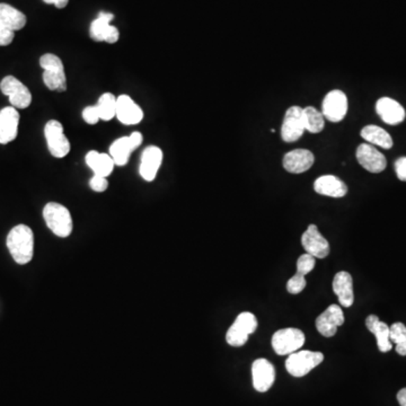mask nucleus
<instances>
[{"label": "nucleus", "instance_id": "1", "mask_svg": "<svg viewBox=\"0 0 406 406\" xmlns=\"http://www.w3.org/2000/svg\"><path fill=\"white\" fill-rule=\"evenodd\" d=\"M7 248L17 264L31 262L34 254V235L27 225H17L7 236Z\"/></svg>", "mask_w": 406, "mask_h": 406}, {"label": "nucleus", "instance_id": "2", "mask_svg": "<svg viewBox=\"0 0 406 406\" xmlns=\"http://www.w3.org/2000/svg\"><path fill=\"white\" fill-rule=\"evenodd\" d=\"M47 226L58 237H68L73 233V218L70 212L60 203L50 202L43 209Z\"/></svg>", "mask_w": 406, "mask_h": 406}, {"label": "nucleus", "instance_id": "3", "mask_svg": "<svg viewBox=\"0 0 406 406\" xmlns=\"http://www.w3.org/2000/svg\"><path fill=\"white\" fill-rule=\"evenodd\" d=\"M43 69V82L50 91H65L67 89L65 67L59 57L47 53L40 58Z\"/></svg>", "mask_w": 406, "mask_h": 406}, {"label": "nucleus", "instance_id": "4", "mask_svg": "<svg viewBox=\"0 0 406 406\" xmlns=\"http://www.w3.org/2000/svg\"><path fill=\"white\" fill-rule=\"evenodd\" d=\"M256 329L257 319L255 315L248 312L241 313L227 332V343L232 347H243Z\"/></svg>", "mask_w": 406, "mask_h": 406}, {"label": "nucleus", "instance_id": "5", "mask_svg": "<svg viewBox=\"0 0 406 406\" xmlns=\"http://www.w3.org/2000/svg\"><path fill=\"white\" fill-rule=\"evenodd\" d=\"M324 356L322 352L315 351H299L289 354L286 360V369L289 374L294 377H303L309 374L313 369L323 362Z\"/></svg>", "mask_w": 406, "mask_h": 406}, {"label": "nucleus", "instance_id": "6", "mask_svg": "<svg viewBox=\"0 0 406 406\" xmlns=\"http://www.w3.org/2000/svg\"><path fill=\"white\" fill-rule=\"evenodd\" d=\"M272 347L279 356H287L297 352L305 343V334L299 329H283L272 336Z\"/></svg>", "mask_w": 406, "mask_h": 406}, {"label": "nucleus", "instance_id": "7", "mask_svg": "<svg viewBox=\"0 0 406 406\" xmlns=\"http://www.w3.org/2000/svg\"><path fill=\"white\" fill-rule=\"evenodd\" d=\"M45 140L47 149L56 158H63L70 151V142L66 137L63 126L59 121L51 120L45 124Z\"/></svg>", "mask_w": 406, "mask_h": 406}, {"label": "nucleus", "instance_id": "8", "mask_svg": "<svg viewBox=\"0 0 406 406\" xmlns=\"http://www.w3.org/2000/svg\"><path fill=\"white\" fill-rule=\"evenodd\" d=\"M0 89L8 96L9 102L15 109H27L32 103L30 89L14 76H7L1 80Z\"/></svg>", "mask_w": 406, "mask_h": 406}, {"label": "nucleus", "instance_id": "9", "mask_svg": "<svg viewBox=\"0 0 406 406\" xmlns=\"http://www.w3.org/2000/svg\"><path fill=\"white\" fill-rule=\"evenodd\" d=\"M305 131L303 109L299 106H292L287 110L281 128V137L285 142H297Z\"/></svg>", "mask_w": 406, "mask_h": 406}, {"label": "nucleus", "instance_id": "10", "mask_svg": "<svg viewBox=\"0 0 406 406\" xmlns=\"http://www.w3.org/2000/svg\"><path fill=\"white\" fill-rule=\"evenodd\" d=\"M114 16L110 13H100L98 17L93 21L89 29V34L94 41L107 42L110 45H113L119 41L120 33L116 27L111 25Z\"/></svg>", "mask_w": 406, "mask_h": 406}, {"label": "nucleus", "instance_id": "11", "mask_svg": "<svg viewBox=\"0 0 406 406\" xmlns=\"http://www.w3.org/2000/svg\"><path fill=\"white\" fill-rule=\"evenodd\" d=\"M303 250L315 259H325L330 254V244L327 239L319 233L316 225H310L301 236Z\"/></svg>", "mask_w": 406, "mask_h": 406}, {"label": "nucleus", "instance_id": "12", "mask_svg": "<svg viewBox=\"0 0 406 406\" xmlns=\"http://www.w3.org/2000/svg\"><path fill=\"white\" fill-rule=\"evenodd\" d=\"M347 112V95L342 91H330L324 98L322 113L331 122H340L345 119Z\"/></svg>", "mask_w": 406, "mask_h": 406}, {"label": "nucleus", "instance_id": "13", "mask_svg": "<svg viewBox=\"0 0 406 406\" xmlns=\"http://www.w3.org/2000/svg\"><path fill=\"white\" fill-rule=\"evenodd\" d=\"M343 310L338 305H331L316 319V329L325 338H332L338 332V327L345 324Z\"/></svg>", "mask_w": 406, "mask_h": 406}, {"label": "nucleus", "instance_id": "14", "mask_svg": "<svg viewBox=\"0 0 406 406\" xmlns=\"http://www.w3.org/2000/svg\"><path fill=\"white\" fill-rule=\"evenodd\" d=\"M356 159L358 163L366 171L370 173H380L387 165L385 156L377 151L370 144H361L356 149Z\"/></svg>", "mask_w": 406, "mask_h": 406}, {"label": "nucleus", "instance_id": "15", "mask_svg": "<svg viewBox=\"0 0 406 406\" xmlns=\"http://www.w3.org/2000/svg\"><path fill=\"white\" fill-rule=\"evenodd\" d=\"M253 386L260 393H265L273 386L276 380L274 366L266 359H256L252 365Z\"/></svg>", "mask_w": 406, "mask_h": 406}, {"label": "nucleus", "instance_id": "16", "mask_svg": "<svg viewBox=\"0 0 406 406\" xmlns=\"http://www.w3.org/2000/svg\"><path fill=\"white\" fill-rule=\"evenodd\" d=\"M20 113L13 106H7L0 111V144H6L15 140L18 133Z\"/></svg>", "mask_w": 406, "mask_h": 406}, {"label": "nucleus", "instance_id": "17", "mask_svg": "<svg viewBox=\"0 0 406 406\" xmlns=\"http://www.w3.org/2000/svg\"><path fill=\"white\" fill-rule=\"evenodd\" d=\"M116 118L126 126H135L142 122L144 112L133 98L128 95H121L116 98Z\"/></svg>", "mask_w": 406, "mask_h": 406}, {"label": "nucleus", "instance_id": "18", "mask_svg": "<svg viewBox=\"0 0 406 406\" xmlns=\"http://www.w3.org/2000/svg\"><path fill=\"white\" fill-rule=\"evenodd\" d=\"M315 157L306 149H294L283 157V167L289 173L301 174L308 171L314 165Z\"/></svg>", "mask_w": 406, "mask_h": 406}, {"label": "nucleus", "instance_id": "19", "mask_svg": "<svg viewBox=\"0 0 406 406\" xmlns=\"http://www.w3.org/2000/svg\"><path fill=\"white\" fill-rule=\"evenodd\" d=\"M163 151L156 146H151L144 149L140 163V175L147 182L155 180L159 167L162 165Z\"/></svg>", "mask_w": 406, "mask_h": 406}, {"label": "nucleus", "instance_id": "20", "mask_svg": "<svg viewBox=\"0 0 406 406\" xmlns=\"http://www.w3.org/2000/svg\"><path fill=\"white\" fill-rule=\"evenodd\" d=\"M377 114L385 123L396 126L405 119V110L398 102L389 98H382L377 100Z\"/></svg>", "mask_w": 406, "mask_h": 406}, {"label": "nucleus", "instance_id": "21", "mask_svg": "<svg viewBox=\"0 0 406 406\" xmlns=\"http://www.w3.org/2000/svg\"><path fill=\"white\" fill-rule=\"evenodd\" d=\"M333 292L338 296L342 307L349 308L354 303V280L350 273L341 271L333 280Z\"/></svg>", "mask_w": 406, "mask_h": 406}, {"label": "nucleus", "instance_id": "22", "mask_svg": "<svg viewBox=\"0 0 406 406\" xmlns=\"http://www.w3.org/2000/svg\"><path fill=\"white\" fill-rule=\"evenodd\" d=\"M314 190L318 195L331 197H343L347 193V184L334 175L318 177L314 183Z\"/></svg>", "mask_w": 406, "mask_h": 406}, {"label": "nucleus", "instance_id": "23", "mask_svg": "<svg viewBox=\"0 0 406 406\" xmlns=\"http://www.w3.org/2000/svg\"><path fill=\"white\" fill-rule=\"evenodd\" d=\"M366 326L376 336L377 345L382 352L386 354L391 350L393 343L391 342V327L384 322L379 321L376 315H369L366 319Z\"/></svg>", "mask_w": 406, "mask_h": 406}, {"label": "nucleus", "instance_id": "24", "mask_svg": "<svg viewBox=\"0 0 406 406\" xmlns=\"http://www.w3.org/2000/svg\"><path fill=\"white\" fill-rule=\"evenodd\" d=\"M86 164L94 172V175L103 176L107 179L114 168V160L107 153H100L98 151H91L87 153L85 157Z\"/></svg>", "mask_w": 406, "mask_h": 406}, {"label": "nucleus", "instance_id": "25", "mask_svg": "<svg viewBox=\"0 0 406 406\" xmlns=\"http://www.w3.org/2000/svg\"><path fill=\"white\" fill-rule=\"evenodd\" d=\"M0 24L16 32L27 25V16L8 3H0Z\"/></svg>", "mask_w": 406, "mask_h": 406}, {"label": "nucleus", "instance_id": "26", "mask_svg": "<svg viewBox=\"0 0 406 406\" xmlns=\"http://www.w3.org/2000/svg\"><path fill=\"white\" fill-rule=\"evenodd\" d=\"M361 137L370 144L379 146L384 149H391L393 147V139L386 130L377 126H366L361 130Z\"/></svg>", "mask_w": 406, "mask_h": 406}, {"label": "nucleus", "instance_id": "27", "mask_svg": "<svg viewBox=\"0 0 406 406\" xmlns=\"http://www.w3.org/2000/svg\"><path fill=\"white\" fill-rule=\"evenodd\" d=\"M133 151L135 148L130 142L129 137H122L111 144L110 156L112 157L115 165L124 166L129 162L130 155Z\"/></svg>", "mask_w": 406, "mask_h": 406}, {"label": "nucleus", "instance_id": "28", "mask_svg": "<svg viewBox=\"0 0 406 406\" xmlns=\"http://www.w3.org/2000/svg\"><path fill=\"white\" fill-rule=\"evenodd\" d=\"M303 123L305 130L310 133H319L324 129L325 122H324L323 113L313 106H308L303 109Z\"/></svg>", "mask_w": 406, "mask_h": 406}, {"label": "nucleus", "instance_id": "29", "mask_svg": "<svg viewBox=\"0 0 406 406\" xmlns=\"http://www.w3.org/2000/svg\"><path fill=\"white\" fill-rule=\"evenodd\" d=\"M96 107L100 113V120H112L116 116V98L111 93H105L98 98Z\"/></svg>", "mask_w": 406, "mask_h": 406}, {"label": "nucleus", "instance_id": "30", "mask_svg": "<svg viewBox=\"0 0 406 406\" xmlns=\"http://www.w3.org/2000/svg\"><path fill=\"white\" fill-rule=\"evenodd\" d=\"M391 343L396 345V352L400 356H406V326L403 323H394L391 326Z\"/></svg>", "mask_w": 406, "mask_h": 406}, {"label": "nucleus", "instance_id": "31", "mask_svg": "<svg viewBox=\"0 0 406 406\" xmlns=\"http://www.w3.org/2000/svg\"><path fill=\"white\" fill-rule=\"evenodd\" d=\"M316 259L314 256L309 255V254H303L297 261V273L306 274L310 273L313 269L315 268Z\"/></svg>", "mask_w": 406, "mask_h": 406}, {"label": "nucleus", "instance_id": "32", "mask_svg": "<svg viewBox=\"0 0 406 406\" xmlns=\"http://www.w3.org/2000/svg\"><path fill=\"white\" fill-rule=\"evenodd\" d=\"M306 279L303 274L296 273L294 277L290 278L287 283V290L289 294H298L303 292L306 287Z\"/></svg>", "mask_w": 406, "mask_h": 406}, {"label": "nucleus", "instance_id": "33", "mask_svg": "<svg viewBox=\"0 0 406 406\" xmlns=\"http://www.w3.org/2000/svg\"><path fill=\"white\" fill-rule=\"evenodd\" d=\"M83 119L87 124H96L100 120V113H98L96 105L87 106L83 111Z\"/></svg>", "mask_w": 406, "mask_h": 406}, {"label": "nucleus", "instance_id": "34", "mask_svg": "<svg viewBox=\"0 0 406 406\" xmlns=\"http://www.w3.org/2000/svg\"><path fill=\"white\" fill-rule=\"evenodd\" d=\"M89 186H91L93 191L104 192L109 188V181L106 177L94 175V176L91 177V180L89 181Z\"/></svg>", "mask_w": 406, "mask_h": 406}, {"label": "nucleus", "instance_id": "35", "mask_svg": "<svg viewBox=\"0 0 406 406\" xmlns=\"http://www.w3.org/2000/svg\"><path fill=\"white\" fill-rule=\"evenodd\" d=\"M14 36L15 34L13 31L8 30L0 24V47H6V45H10L14 40Z\"/></svg>", "mask_w": 406, "mask_h": 406}, {"label": "nucleus", "instance_id": "36", "mask_svg": "<svg viewBox=\"0 0 406 406\" xmlns=\"http://www.w3.org/2000/svg\"><path fill=\"white\" fill-rule=\"evenodd\" d=\"M395 171L398 179L406 182V157H400L395 162Z\"/></svg>", "mask_w": 406, "mask_h": 406}, {"label": "nucleus", "instance_id": "37", "mask_svg": "<svg viewBox=\"0 0 406 406\" xmlns=\"http://www.w3.org/2000/svg\"><path fill=\"white\" fill-rule=\"evenodd\" d=\"M129 139L135 149H137V148L142 144V140H144L142 133H138V131H137V133H131V135H129Z\"/></svg>", "mask_w": 406, "mask_h": 406}, {"label": "nucleus", "instance_id": "38", "mask_svg": "<svg viewBox=\"0 0 406 406\" xmlns=\"http://www.w3.org/2000/svg\"><path fill=\"white\" fill-rule=\"evenodd\" d=\"M45 3H49V5H54L57 8H65L67 6L69 0H43Z\"/></svg>", "mask_w": 406, "mask_h": 406}, {"label": "nucleus", "instance_id": "39", "mask_svg": "<svg viewBox=\"0 0 406 406\" xmlns=\"http://www.w3.org/2000/svg\"><path fill=\"white\" fill-rule=\"evenodd\" d=\"M398 400L400 406H406V389H400L398 391Z\"/></svg>", "mask_w": 406, "mask_h": 406}]
</instances>
